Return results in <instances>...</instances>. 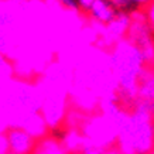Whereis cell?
<instances>
[{
  "instance_id": "cell-1",
  "label": "cell",
  "mask_w": 154,
  "mask_h": 154,
  "mask_svg": "<svg viewBox=\"0 0 154 154\" xmlns=\"http://www.w3.org/2000/svg\"><path fill=\"white\" fill-rule=\"evenodd\" d=\"M116 147L122 154H150L154 150L151 102L141 99L131 116L120 119Z\"/></svg>"
},
{
  "instance_id": "cell-2",
  "label": "cell",
  "mask_w": 154,
  "mask_h": 154,
  "mask_svg": "<svg viewBox=\"0 0 154 154\" xmlns=\"http://www.w3.org/2000/svg\"><path fill=\"white\" fill-rule=\"evenodd\" d=\"M7 151L10 154H33L37 146L35 137L23 127H11L6 133Z\"/></svg>"
},
{
  "instance_id": "cell-3",
  "label": "cell",
  "mask_w": 154,
  "mask_h": 154,
  "mask_svg": "<svg viewBox=\"0 0 154 154\" xmlns=\"http://www.w3.org/2000/svg\"><path fill=\"white\" fill-rule=\"evenodd\" d=\"M61 144H62V147L65 149V151L68 154H75L78 151H82L89 144V141L86 139V136L81 134L79 131H76L75 129H71L62 137Z\"/></svg>"
},
{
  "instance_id": "cell-4",
  "label": "cell",
  "mask_w": 154,
  "mask_h": 154,
  "mask_svg": "<svg viewBox=\"0 0 154 154\" xmlns=\"http://www.w3.org/2000/svg\"><path fill=\"white\" fill-rule=\"evenodd\" d=\"M89 11H91V14H92V17L95 20H98V21L105 24H109L116 17L115 7L106 0H96Z\"/></svg>"
},
{
  "instance_id": "cell-5",
  "label": "cell",
  "mask_w": 154,
  "mask_h": 154,
  "mask_svg": "<svg viewBox=\"0 0 154 154\" xmlns=\"http://www.w3.org/2000/svg\"><path fill=\"white\" fill-rule=\"evenodd\" d=\"M129 27H130V19L127 17L126 14L116 16L109 23V27H107V34H110L109 40H117Z\"/></svg>"
},
{
  "instance_id": "cell-6",
  "label": "cell",
  "mask_w": 154,
  "mask_h": 154,
  "mask_svg": "<svg viewBox=\"0 0 154 154\" xmlns=\"http://www.w3.org/2000/svg\"><path fill=\"white\" fill-rule=\"evenodd\" d=\"M33 154H68L62 147L61 141L55 139H44L37 143Z\"/></svg>"
},
{
  "instance_id": "cell-7",
  "label": "cell",
  "mask_w": 154,
  "mask_h": 154,
  "mask_svg": "<svg viewBox=\"0 0 154 154\" xmlns=\"http://www.w3.org/2000/svg\"><path fill=\"white\" fill-rule=\"evenodd\" d=\"M61 5L64 6V7H66V9H69V10H76L79 9V2L78 0H58Z\"/></svg>"
},
{
  "instance_id": "cell-8",
  "label": "cell",
  "mask_w": 154,
  "mask_h": 154,
  "mask_svg": "<svg viewBox=\"0 0 154 154\" xmlns=\"http://www.w3.org/2000/svg\"><path fill=\"white\" fill-rule=\"evenodd\" d=\"M110 5L116 9H129L133 3L130 0H110Z\"/></svg>"
},
{
  "instance_id": "cell-9",
  "label": "cell",
  "mask_w": 154,
  "mask_h": 154,
  "mask_svg": "<svg viewBox=\"0 0 154 154\" xmlns=\"http://www.w3.org/2000/svg\"><path fill=\"white\" fill-rule=\"evenodd\" d=\"M79 2V7L81 9H85V10H91L92 5H94L96 0H78Z\"/></svg>"
},
{
  "instance_id": "cell-10",
  "label": "cell",
  "mask_w": 154,
  "mask_h": 154,
  "mask_svg": "<svg viewBox=\"0 0 154 154\" xmlns=\"http://www.w3.org/2000/svg\"><path fill=\"white\" fill-rule=\"evenodd\" d=\"M149 20H150V24H151V27L154 28V3L150 6V10H149Z\"/></svg>"
},
{
  "instance_id": "cell-11",
  "label": "cell",
  "mask_w": 154,
  "mask_h": 154,
  "mask_svg": "<svg viewBox=\"0 0 154 154\" xmlns=\"http://www.w3.org/2000/svg\"><path fill=\"white\" fill-rule=\"evenodd\" d=\"M133 5H146V3H150L151 0H130Z\"/></svg>"
},
{
  "instance_id": "cell-12",
  "label": "cell",
  "mask_w": 154,
  "mask_h": 154,
  "mask_svg": "<svg viewBox=\"0 0 154 154\" xmlns=\"http://www.w3.org/2000/svg\"><path fill=\"white\" fill-rule=\"evenodd\" d=\"M75 154H85V151L82 150V151H78V153H75Z\"/></svg>"
},
{
  "instance_id": "cell-13",
  "label": "cell",
  "mask_w": 154,
  "mask_h": 154,
  "mask_svg": "<svg viewBox=\"0 0 154 154\" xmlns=\"http://www.w3.org/2000/svg\"><path fill=\"white\" fill-rule=\"evenodd\" d=\"M151 154H154V150H153V151H151Z\"/></svg>"
},
{
  "instance_id": "cell-14",
  "label": "cell",
  "mask_w": 154,
  "mask_h": 154,
  "mask_svg": "<svg viewBox=\"0 0 154 154\" xmlns=\"http://www.w3.org/2000/svg\"><path fill=\"white\" fill-rule=\"evenodd\" d=\"M150 154H151V153H150Z\"/></svg>"
}]
</instances>
